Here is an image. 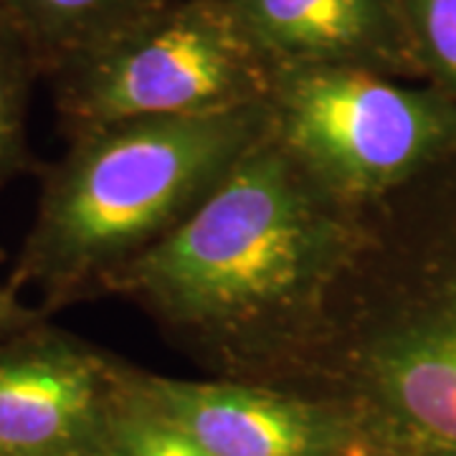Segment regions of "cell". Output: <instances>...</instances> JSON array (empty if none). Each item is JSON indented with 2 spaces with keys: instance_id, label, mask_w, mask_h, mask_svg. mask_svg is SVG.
I'll return each instance as SVG.
<instances>
[{
  "instance_id": "cell-1",
  "label": "cell",
  "mask_w": 456,
  "mask_h": 456,
  "mask_svg": "<svg viewBox=\"0 0 456 456\" xmlns=\"http://www.w3.org/2000/svg\"><path fill=\"white\" fill-rule=\"evenodd\" d=\"M332 193L269 132L107 294L134 302L213 378L297 391L360 239Z\"/></svg>"
},
{
  "instance_id": "cell-2",
  "label": "cell",
  "mask_w": 456,
  "mask_h": 456,
  "mask_svg": "<svg viewBox=\"0 0 456 456\" xmlns=\"http://www.w3.org/2000/svg\"><path fill=\"white\" fill-rule=\"evenodd\" d=\"M297 391L332 395L395 456H456V145L362 203Z\"/></svg>"
},
{
  "instance_id": "cell-3",
  "label": "cell",
  "mask_w": 456,
  "mask_h": 456,
  "mask_svg": "<svg viewBox=\"0 0 456 456\" xmlns=\"http://www.w3.org/2000/svg\"><path fill=\"white\" fill-rule=\"evenodd\" d=\"M272 127L269 99L228 112L134 119L69 137L44 167L11 289L49 317L92 297L160 244Z\"/></svg>"
},
{
  "instance_id": "cell-4",
  "label": "cell",
  "mask_w": 456,
  "mask_h": 456,
  "mask_svg": "<svg viewBox=\"0 0 456 456\" xmlns=\"http://www.w3.org/2000/svg\"><path fill=\"white\" fill-rule=\"evenodd\" d=\"M272 66L226 0H167L49 74L66 134L269 99Z\"/></svg>"
},
{
  "instance_id": "cell-5",
  "label": "cell",
  "mask_w": 456,
  "mask_h": 456,
  "mask_svg": "<svg viewBox=\"0 0 456 456\" xmlns=\"http://www.w3.org/2000/svg\"><path fill=\"white\" fill-rule=\"evenodd\" d=\"M272 132L332 193L370 203L456 145V99L360 66L274 69Z\"/></svg>"
},
{
  "instance_id": "cell-6",
  "label": "cell",
  "mask_w": 456,
  "mask_h": 456,
  "mask_svg": "<svg viewBox=\"0 0 456 456\" xmlns=\"http://www.w3.org/2000/svg\"><path fill=\"white\" fill-rule=\"evenodd\" d=\"M130 362L51 325L0 338V456H104Z\"/></svg>"
},
{
  "instance_id": "cell-7",
  "label": "cell",
  "mask_w": 456,
  "mask_h": 456,
  "mask_svg": "<svg viewBox=\"0 0 456 456\" xmlns=\"http://www.w3.org/2000/svg\"><path fill=\"white\" fill-rule=\"evenodd\" d=\"M134 383L208 456H342L365 439L355 411L332 395L142 368Z\"/></svg>"
},
{
  "instance_id": "cell-8",
  "label": "cell",
  "mask_w": 456,
  "mask_h": 456,
  "mask_svg": "<svg viewBox=\"0 0 456 456\" xmlns=\"http://www.w3.org/2000/svg\"><path fill=\"white\" fill-rule=\"evenodd\" d=\"M254 49L274 69L416 66L401 0H226Z\"/></svg>"
},
{
  "instance_id": "cell-9",
  "label": "cell",
  "mask_w": 456,
  "mask_h": 456,
  "mask_svg": "<svg viewBox=\"0 0 456 456\" xmlns=\"http://www.w3.org/2000/svg\"><path fill=\"white\" fill-rule=\"evenodd\" d=\"M167 0H0V13L28 44L41 74L94 49Z\"/></svg>"
},
{
  "instance_id": "cell-10",
  "label": "cell",
  "mask_w": 456,
  "mask_h": 456,
  "mask_svg": "<svg viewBox=\"0 0 456 456\" xmlns=\"http://www.w3.org/2000/svg\"><path fill=\"white\" fill-rule=\"evenodd\" d=\"M38 74L41 69L28 44L0 13V188L31 167L26 112L31 84Z\"/></svg>"
},
{
  "instance_id": "cell-11",
  "label": "cell",
  "mask_w": 456,
  "mask_h": 456,
  "mask_svg": "<svg viewBox=\"0 0 456 456\" xmlns=\"http://www.w3.org/2000/svg\"><path fill=\"white\" fill-rule=\"evenodd\" d=\"M134 370L137 368H132L127 393L114 413L104 456H208L188 431L140 393Z\"/></svg>"
},
{
  "instance_id": "cell-12",
  "label": "cell",
  "mask_w": 456,
  "mask_h": 456,
  "mask_svg": "<svg viewBox=\"0 0 456 456\" xmlns=\"http://www.w3.org/2000/svg\"><path fill=\"white\" fill-rule=\"evenodd\" d=\"M416 66L456 99V0H401Z\"/></svg>"
},
{
  "instance_id": "cell-13",
  "label": "cell",
  "mask_w": 456,
  "mask_h": 456,
  "mask_svg": "<svg viewBox=\"0 0 456 456\" xmlns=\"http://www.w3.org/2000/svg\"><path fill=\"white\" fill-rule=\"evenodd\" d=\"M46 314L31 307L20 299V294L13 292L8 284H0V338L18 332L23 327L36 325L38 320H44Z\"/></svg>"
},
{
  "instance_id": "cell-14",
  "label": "cell",
  "mask_w": 456,
  "mask_h": 456,
  "mask_svg": "<svg viewBox=\"0 0 456 456\" xmlns=\"http://www.w3.org/2000/svg\"><path fill=\"white\" fill-rule=\"evenodd\" d=\"M342 456H388V454H386L380 446H375L373 441L365 436V439L358 441L355 446H350V449H347Z\"/></svg>"
},
{
  "instance_id": "cell-15",
  "label": "cell",
  "mask_w": 456,
  "mask_h": 456,
  "mask_svg": "<svg viewBox=\"0 0 456 456\" xmlns=\"http://www.w3.org/2000/svg\"><path fill=\"white\" fill-rule=\"evenodd\" d=\"M386 454H388V452H386ZM388 456H395V454H388Z\"/></svg>"
}]
</instances>
